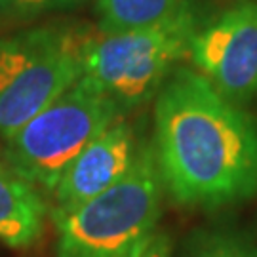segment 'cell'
<instances>
[{
  "instance_id": "1",
  "label": "cell",
  "mask_w": 257,
  "mask_h": 257,
  "mask_svg": "<svg viewBox=\"0 0 257 257\" xmlns=\"http://www.w3.org/2000/svg\"><path fill=\"white\" fill-rule=\"evenodd\" d=\"M153 151L177 204L219 208L257 193V120L198 71L177 69L158 90Z\"/></svg>"
},
{
  "instance_id": "2",
  "label": "cell",
  "mask_w": 257,
  "mask_h": 257,
  "mask_svg": "<svg viewBox=\"0 0 257 257\" xmlns=\"http://www.w3.org/2000/svg\"><path fill=\"white\" fill-rule=\"evenodd\" d=\"M162 181L153 147H141L128 174L92 200L52 213L57 257H134L155 234Z\"/></svg>"
},
{
  "instance_id": "3",
  "label": "cell",
  "mask_w": 257,
  "mask_h": 257,
  "mask_svg": "<svg viewBox=\"0 0 257 257\" xmlns=\"http://www.w3.org/2000/svg\"><path fill=\"white\" fill-rule=\"evenodd\" d=\"M198 19L183 0L172 16L151 27L101 33L84 48V76L95 82L120 110L149 101L158 93L174 65L189 55Z\"/></svg>"
},
{
  "instance_id": "4",
  "label": "cell",
  "mask_w": 257,
  "mask_h": 257,
  "mask_svg": "<svg viewBox=\"0 0 257 257\" xmlns=\"http://www.w3.org/2000/svg\"><path fill=\"white\" fill-rule=\"evenodd\" d=\"M120 112L118 105L82 74L37 116L4 138V160L38 191L54 194L65 170L120 118Z\"/></svg>"
},
{
  "instance_id": "5",
  "label": "cell",
  "mask_w": 257,
  "mask_h": 257,
  "mask_svg": "<svg viewBox=\"0 0 257 257\" xmlns=\"http://www.w3.org/2000/svg\"><path fill=\"white\" fill-rule=\"evenodd\" d=\"M90 35L42 25L0 38V138H8L84 74Z\"/></svg>"
},
{
  "instance_id": "6",
  "label": "cell",
  "mask_w": 257,
  "mask_h": 257,
  "mask_svg": "<svg viewBox=\"0 0 257 257\" xmlns=\"http://www.w3.org/2000/svg\"><path fill=\"white\" fill-rule=\"evenodd\" d=\"M189 57L227 99L248 103L257 97V2L244 0L198 27Z\"/></svg>"
},
{
  "instance_id": "7",
  "label": "cell",
  "mask_w": 257,
  "mask_h": 257,
  "mask_svg": "<svg viewBox=\"0 0 257 257\" xmlns=\"http://www.w3.org/2000/svg\"><path fill=\"white\" fill-rule=\"evenodd\" d=\"M139 149L132 124L114 120L65 170L54 191L52 213L74 210L116 185L132 170Z\"/></svg>"
},
{
  "instance_id": "8",
  "label": "cell",
  "mask_w": 257,
  "mask_h": 257,
  "mask_svg": "<svg viewBox=\"0 0 257 257\" xmlns=\"http://www.w3.org/2000/svg\"><path fill=\"white\" fill-rule=\"evenodd\" d=\"M48 206L33 183L0 158V242L31 246L42 234Z\"/></svg>"
},
{
  "instance_id": "9",
  "label": "cell",
  "mask_w": 257,
  "mask_h": 257,
  "mask_svg": "<svg viewBox=\"0 0 257 257\" xmlns=\"http://www.w3.org/2000/svg\"><path fill=\"white\" fill-rule=\"evenodd\" d=\"M183 0H97L101 33H122L151 27L172 16Z\"/></svg>"
},
{
  "instance_id": "10",
  "label": "cell",
  "mask_w": 257,
  "mask_h": 257,
  "mask_svg": "<svg viewBox=\"0 0 257 257\" xmlns=\"http://www.w3.org/2000/svg\"><path fill=\"white\" fill-rule=\"evenodd\" d=\"M185 257H257V248L240 234L210 230L193 240Z\"/></svg>"
},
{
  "instance_id": "11",
  "label": "cell",
  "mask_w": 257,
  "mask_h": 257,
  "mask_svg": "<svg viewBox=\"0 0 257 257\" xmlns=\"http://www.w3.org/2000/svg\"><path fill=\"white\" fill-rule=\"evenodd\" d=\"M74 0H0V12L10 18H31Z\"/></svg>"
},
{
  "instance_id": "12",
  "label": "cell",
  "mask_w": 257,
  "mask_h": 257,
  "mask_svg": "<svg viewBox=\"0 0 257 257\" xmlns=\"http://www.w3.org/2000/svg\"><path fill=\"white\" fill-rule=\"evenodd\" d=\"M170 238L166 234H153L134 257H170Z\"/></svg>"
}]
</instances>
